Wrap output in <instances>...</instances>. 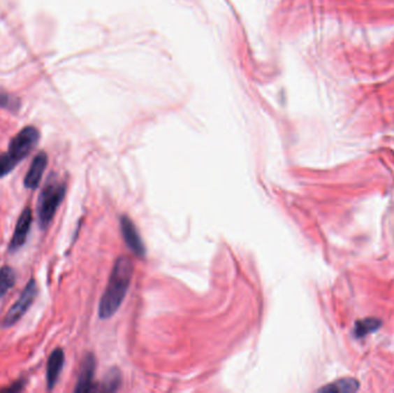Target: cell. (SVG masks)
<instances>
[{
  "instance_id": "obj_1",
  "label": "cell",
  "mask_w": 394,
  "mask_h": 393,
  "mask_svg": "<svg viewBox=\"0 0 394 393\" xmlns=\"http://www.w3.org/2000/svg\"><path fill=\"white\" fill-rule=\"evenodd\" d=\"M134 266L129 257H119L115 261L109 283L99 302V317L108 320L120 308L131 285Z\"/></svg>"
},
{
  "instance_id": "obj_2",
  "label": "cell",
  "mask_w": 394,
  "mask_h": 393,
  "mask_svg": "<svg viewBox=\"0 0 394 393\" xmlns=\"http://www.w3.org/2000/svg\"><path fill=\"white\" fill-rule=\"evenodd\" d=\"M65 194V184L56 180H50L41 192L37 204V215L38 223L42 229H46L52 222L57 210L63 202Z\"/></svg>"
},
{
  "instance_id": "obj_3",
  "label": "cell",
  "mask_w": 394,
  "mask_h": 393,
  "mask_svg": "<svg viewBox=\"0 0 394 393\" xmlns=\"http://www.w3.org/2000/svg\"><path fill=\"white\" fill-rule=\"evenodd\" d=\"M40 138V131L36 127L27 126L12 138L7 154L10 155V158L17 164H19L36 148Z\"/></svg>"
},
{
  "instance_id": "obj_4",
  "label": "cell",
  "mask_w": 394,
  "mask_h": 393,
  "mask_svg": "<svg viewBox=\"0 0 394 393\" xmlns=\"http://www.w3.org/2000/svg\"><path fill=\"white\" fill-rule=\"evenodd\" d=\"M37 293H38V289H37L36 280L31 279L21 293L20 298L17 299V302L12 306V308L3 317V328H10V327L20 321L23 315L26 314L27 311L29 310L30 307L33 306Z\"/></svg>"
},
{
  "instance_id": "obj_5",
  "label": "cell",
  "mask_w": 394,
  "mask_h": 393,
  "mask_svg": "<svg viewBox=\"0 0 394 393\" xmlns=\"http://www.w3.org/2000/svg\"><path fill=\"white\" fill-rule=\"evenodd\" d=\"M120 229L126 245L138 257L145 255V246L142 241L140 233L135 227V224L127 216H122L120 220Z\"/></svg>"
},
{
  "instance_id": "obj_6",
  "label": "cell",
  "mask_w": 394,
  "mask_h": 393,
  "mask_svg": "<svg viewBox=\"0 0 394 393\" xmlns=\"http://www.w3.org/2000/svg\"><path fill=\"white\" fill-rule=\"evenodd\" d=\"M31 223H33V213H31L30 208H26L17 220L15 231H14L13 236L10 240V247H8L10 252H17L26 243Z\"/></svg>"
},
{
  "instance_id": "obj_7",
  "label": "cell",
  "mask_w": 394,
  "mask_h": 393,
  "mask_svg": "<svg viewBox=\"0 0 394 393\" xmlns=\"http://www.w3.org/2000/svg\"><path fill=\"white\" fill-rule=\"evenodd\" d=\"M96 371L95 357L92 354H88L83 359L81 369H80L79 380L76 383L75 392H90L94 390V375Z\"/></svg>"
},
{
  "instance_id": "obj_8",
  "label": "cell",
  "mask_w": 394,
  "mask_h": 393,
  "mask_svg": "<svg viewBox=\"0 0 394 393\" xmlns=\"http://www.w3.org/2000/svg\"><path fill=\"white\" fill-rule=\"evenodd\" d=\"M46 166H48V155L45 152H40L34 158L33 163L27 172L24 177V187L28 190H36L37 187L40 186Z\"/></svg>"
},
{
  "instance_id": "obj_9",
  "label": "cell",
  "mask_w": 394,
  "mask_h": 393,
  "mask_svg": "<svg viewBox=\"0 0 394 393\" xmlns=\"http://www.w3.org/2000/svg\"><path fill=\"white\" fill-rule=\"evenodd\" d=\"M64 364H65V354L61 348H57L50 355L46 366V384L49 390H52L53 387H56L60 373L63 371Z\"/></svg>"
},
{
  "instance_id": "obj_10",
  "label": "cell",
  "mask_w": 394,
  "mask_h": 393,
  "mask_svg": "<svg viewBox=\"0 0 394 393\" xmlns=\"http://www.w3.org/2000/svg\"><path fill=\"white\" fill-rule=\"evenodd\" d=\"M15 280L17 276L12 268L10 266L0 268V299L13 287Z\"/></svg>"
},
{
  "instance_id": "obj_11",
  "label": "cell",
  "mask_w": 394,
  "mask_h": 393,
  "mask_svg": "<svg viewBox=\"0 0 394 393\" xmlns=\"http://www.w3.org/2000/svg\"><path fill=\"white\" fill-rule=\"evenodd\" d=\"M358 389V380L353 378H344L323 387L321 391L326 392H355Z\"/></svg>"
},
{
  "instance_id": "obj_12",
  "label": "cell",
  "mask_w": 394,
  "mask_h": 393,
  "mask_svg": "<svg viewBox=\"0 0 394 393\" xmlns=\"http://www.w3.org/2000/svg\"><path fill=\"white\" fill-rule=\"evenodd\" d=\"M379 324L381 323L376 318H365L362 321H358L356 325H355V334H356L358 337H365L370 332L377 330Z\"/></svg>"
},
{
  "instance_id": "obj_13",
  "label": "cell",
  "mask_w": 394,
  "mask_h": 393,
  "mask_svg": "<svg viewBox=\"0 0 394 393\" xmlns=\"http://www.w3.org/2000/svg\"><path fill=\"white\" fill-rule=\"evenodd\" d=\"M20 99L10 94L0 92V108H6L12 112H17L20 108Z\"/></svg>"
},
{
  "instance_id": "obj_14",
  "label": "cell",
  "mask_w": 394,
  "mask_h": 393,
  "mask_svg": "<svg viewBox=\"0 0 394 393\" xmlns=\"http://www.w3.org/2000/svg\"><path fill=\"white\" fill-rule=\"evenodd\" d=\"M120 385V373L117 369H112L111 373H108L106 380L103 384V391H115Z\"/></svg>"
},
{
  "instance_id": "obj_15",
  "label": "cell",
  "mask_w": 394,
  "mask_h": 393,
  "mask_svg": "<svg viewBox=\"0 0 394 393\" xmlns=\"http://www.w3.org/2000/svg\"><path fill=\"white\" fill-rule=\"evenodd\" d=\"M17 165V163L10 158V155L7 152L0 155V179L6 177L7 174H10Z\"/></svg>"
}]
</instances>
